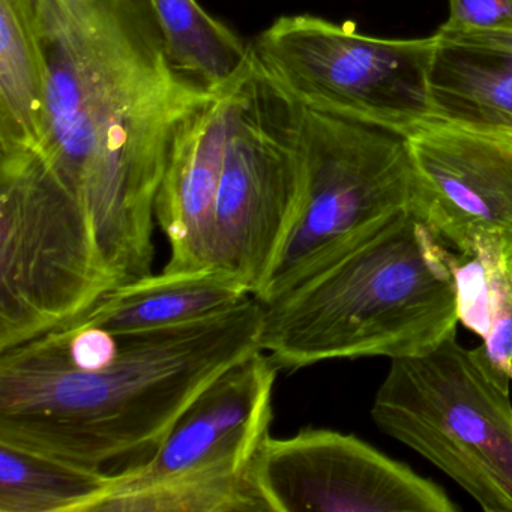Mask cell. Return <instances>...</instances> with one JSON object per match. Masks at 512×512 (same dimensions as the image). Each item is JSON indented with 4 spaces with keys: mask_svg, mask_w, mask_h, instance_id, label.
<instances>
[{
    "mask_svg": "<svg viewBox=\"0 0 512 512\" xmlns=\"http://www.w3.org/2000/svg\"><path fill=\"white\" fill-rule=\"evenodd\" d=\"M304 106L251 52L230 121L217 194L212 266L254 296L271 280L305 196Z\"/></svg>",
    "mask_w": 512,
    "mask_h": 512,
    "instance_id": "obj_6",
    "label": "cell"
},
{
    "mask_svg": "<svg viewBox=\"0 0 512 512\" xmlns=\"http://www.w3.org/2000/svg\"><path fill=\"white\" fill-rule=\"evenodd\" d=\"M305 196L301 217L265 289L412 209L415 170L403 134L304 107Z\"/></svg>",
    "mask_w": 512,
    "mask_h": 512,
    "instance_id": "obj_8",
    "label": "cell"
},
{
    "mask_svg": "<svg viewBox=\"0 0 512 512\" xmlns=\"http://www.w3.org/2000/svg\"><path fill=\"white\" fill-rule=\"evenodd\" d=\"M428 91L433 121L512 137V44L502 32L442 26Z\"/></svg>",
    "mask_w": 512,
    "mask_h": 512,
    "instance_id": "obj_13",
    "label": "cell"
},
{
    "mask_svg": "<svg viewBox=\"0 0 512 512\" xmlns=\"http://www.w3.org/2000/svg\"><path fill=\"white\" fill-rule=\"evenodd\" d=\"M115 473L0 442V512H94Z\"/></svg>",
    "mask_w": 512,
    "mask_h": 512,
    "instance_id": "obj_16",
    "label": "cell"
},
{
    "mask_svg": "<svg viewBox=\"0 0 512 512\" xmlns=\"http://www.w3.org/2000/svg\"><path fill=\"white\" fill-rule=\"evenodd\" d=\"M148 2L179 70L211 91L229 85L244 70L250 44L209 16L197 0Z\"/></svg>",
    "mask_w": 512,
    "mask_h": 512,
    "instance_id": "obj_17",
    "label": "cell"
},
{
    "mask_svg": "<svg viewBox=\"0 0 512 512\" xmlns=\"http://www.w3.org/2000/svg\"><path fill=\"white\" fill-rule=\"evenodd\" d=\"M247 67L248 62L176 134L155 203V218L170 245L166 272L212 268L218 188L230 121Z\"/></svg>",
    "mask_w": 512,
    "mask_h": 512,
    "instance_id": "obj_12",
    "label": "cell"
},
{
    "mask_svg": "<svg viewBox=\"0 0 512 512\" xmlns=\"http://www.w3.org/2000/svg\"><path fill=\"white\" fill-rule=\"evenodd\" d=\"M412 212L451 253H512V137L430 121L409 137Z\"/></svg>",
    "mask_w": 512,
    "mask_h": 512,
    "instance_id": "obj_10",
    "label": "cell"
},
{
    "mask_svg": "<svg viewBox=\"0 0 512 512\" xmlns=\"http://www.w3.org/2000/svg\"><path fill=\"white\" fill-rule=\"evenodd\" d=\"M448 5L445 28L512 32V0H448Z\"/></svg>",
    "mask_w": 512,
    "mask_h": 512,
    "instance_id": "obj_19",
    "label": "cell"
},
{
    "mask_svg": "<svg viewBox=\"0 0 512 512\" xmlns=\"http://www.w3.org/2000/svg\"><path fill=\"white\" fill-rule=\"evenodd\" d=\"M118 287L79 197L40 151L0 154V352Z\"/></svg>",
    "mask_w": 512,
    "mask_h": 512,
    "instance_id": "obj_4",
    "label": "cell"
},
{
    "mask_svg": "<svg viewBox=\"0 0 512 512\" xmlns=\"http://www.w3.org/2000/svg\"><path fill=\"white\" fill-rule=\"evenodd\" d=\"M256 296L196 322L112 332L76 319L0 352V442L104 469L154 454L224 371L262 350ZM136 463V464H137Z\"/></svg>",
    "mask_w": 512,
    "mask_h": 512,
    "instance_id": "obj_2",
    "label": "cell"
},
{
    "mask_svg": "<svg viewBox=\"0 0 512 512\" xmlns=\"http://www.w3.org/2000/svg\"><path fill=\"white\" fill-rule=\"evenodd\" d=\"M250 296L241 278L214 266L163 271L116 287L79 319L112 332L152 331L224 313Z\"/></svg>",
    "mask_w": 512,
    "mask_h": 512,
    "instance_id": "obj_14",
    "label": "cell"
},
{
    "mask_svg": "<svg viewBox=\"0 0 512 512\" xmlns=\"http://www.w3.org/2000/svg\"><path fill=\"white\" fill-rule=\"evenodd\" d=\"M47 62L41 154L85 206L118 287L152 274L179 128L211 91L179 70L148 0H31Z\"/></svg>",
    "mask_w": 512,
    "mask_h": 512,
    "instance_id": "obj_1",
    "label": "cell"
},
{
    "mask_svg": "<svg viewBox=\"0 0 512 512\" xmlns=\"http://www.w3.org/2000/svg\"><path fill=\"white\" fill-rule=\"evenodd\" d=\"M268 512L251 476L242 472H194L139 487L116 488L94 512Z\"/></svg>",
    "mask_w": 512,
    "mask_h": 512,
    "instance_id": "obj_18",
    "label": "cell"
},
{
    "mask_svg": "<svg viewBox=\"0 0 512 512\" xmlns=\"http://www.w3.org/2000/svg\"><path fill=\"white\" fill-rule=\"evenodd\" d=\"M47 62L31 0H0V154L40 151Z\"/></svg>",
    "mask_w": 512,
    "mask_h": 512,
    "instance_id": "obj_15",
    "label": "cell"
},
{
    "mask_svg": "<svg viewBox=\"0 0 512 512\" xmlns=\"http://www.w3.org/2000/svg\"><path fill=\"white\" fill-rule=\"evenodd\" d=\"M251 476L268 512H455L440 485L353 434H269Z\"/></svg>",
    "mask_w": 512,
    "mask_h": 512,
    "instance_id": "obj_9",
    "label": "cell"
},
{
    "mask_svg": "<svg viewBox=\"0 0 512 512\" xmlns=\"http://www.w3.org/2000/svg\"><path fill=\"white\" fill-rule=\"evenodd\" d=\"M497 32H502V31H497ZM503 34V37L506 38V40L509 41V43L512 44V32H502Z\"/></svg>",
    "mask_w": 512,
    "mask_h": 512,
    "instance_id": "obj_20",
    "label": "cell"
},
{
    "mask_svg": "<svg viewBox=\"0 0 512 512\" xmlns=\"http://www.w3.org/2000/svg\"><path fill=\"white\" fill-rule=\"evenodd\" d=\"M509 383L494 371L482 346L467 349L452 335L424 355L391 361L371 418L484 511L512 512Z\"/></svg>",
    "mask_w": 512,
    "mask_h": 512,
    "instance_id": "obj_5",
    "label": "cell"
},
{
    "mask_svg": "<svg viewBox=\"0 0 512 512\" xmlns=\"http://www.w3.org/2000/svg\"><path fill=\"white\" fill-rule=\"evenodd\" d=\"M278 368L424 355L460 322L452 253L412 209L334 248L257 298Z\"/></svg>",
    "mask_w": 512,
    "mask_h": 512,
    "instance_id": "obj_3",
    "label": "cell"
},
{
    "mask_svg": "<svg viewBox=\"0 0 512 512\" xmlns=\"http://www.w3.org/2000/svg\"><path fill=\"white\" fill-rule=\"evenodd\" d=\"M278 370L263 350L236 362L197 395L151 457L115 473L113 490L184 473L250 469L269 436Z\"/></svg>",
    "mask_w": 512,
    "mask_h": 512,
    "instance_id": "obj_11",
    "label": "cell"
},
{
    "mask_svg": "<svg viewBox=\"0 0 512 512\" xmlns=\"http://www.w3.org/2000/svg\"><path fill=\"white\" fill-rule=\"evenodd\" d=\"M266 73L308 109L409 137L433 121L436 34L379 38L320 17L284 16L250 44Z\"/></svg>",
    "mask_w": 512,
    "mask_h": 512,
    "instance_id": "obj_7",
    "label": "cell"
}]
</instances>
